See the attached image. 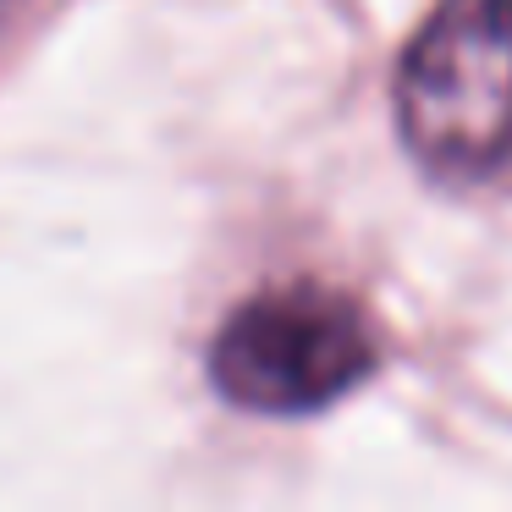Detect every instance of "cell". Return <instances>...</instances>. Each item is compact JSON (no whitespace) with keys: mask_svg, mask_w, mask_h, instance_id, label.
Masks as SVG:
<instances>
[{"mask_svg":"<svg viewBox=\"0 0 512 512\" xmlns=\"http://www.w3.org/2000/svg\"><path fill=\"white\" fill-rule=\"evenodd\" d=\"M408 149L446 177H485L512 155V0H441L397 72Z\"/></svg>","mask_w":512,"mask_h":512,"instance_id":"cell-1","label":"cell"},{"mask_svg":"<svg viewBox=\"0 0 512 512\" xmlns=\"http://www.w3.org/2000/svg\"><path fill=\"white\" fill-rule=\"evenodd\" d=\"M375 325L331 287H270L237 303L210 342V380L226 402L270 419L320 413L375 375Z\"/></svg>","mask_w":512,"mask_h":512,"instance_id":"cell-2","label":"cell"},{"mask_svg":"<svg viewBox=\"0 0 512 512\" xmlns=\"http://www.w3.org/2000/svg\"><path fill=\"white\" fill-rule=\"evenodd\" d=\"M17 6H23V0H0V28H6V23L17 17Z\"/></svg>","mask_w":512,"mask_h":512,"instance_id":"cell-3","label":"cell"}]
</instances>
